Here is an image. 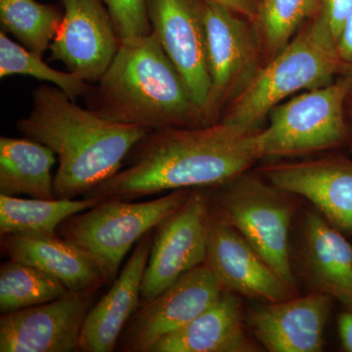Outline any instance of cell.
<instances>
[{"mask_svg":"<svg viewBox=\"0 0 352 352\" xmlns=\"http://www.w3.org/2000/svg\"><path fill=\"white\" fill-rule=\"evenodd\" d=\"M223 292L207 264L188 271L152 302L138 308L120 333L116 351L150 352L157 340L194 320Z\"/></svg>","mask_w":352,"mask_h":352,"instance_id":"10","label":"cell"},{"mask_svg":"<svg viewBox=\"0 0 352 352\" xmlns=\"http://www.w3.org/2000/svg\"><path fill=\"white\" fill-rule=\"evenodd\" d=\"M68 292L56 278L30 264L9 259L0 266L1 314L52 302Z\"/></svg>","mask_w":352,"mask_h":352,"instance_id":"24","label":"cell"},{"mask_svg":"<svg viewBox=\"0 0 352 352\" xmlns=\"http://www.w3.org/2000/svg\"><path fill=\"white\" fill-rule=\"evenodd\" d=\"M32 100L31 112L16 126L24 138L57 155L55 199L83 196L116 175L134 145L151 131L104 119L53 85H39Z\"/></svg>","mask_w":352,"mask_h":352,"instance_id":"2","label":"cell"},{"mask_svg":"<svg viewBox=\"0 0 352 352\" xmlns=\"http://www.w3.org/2000/svg\"><path fill=\"white\" fill-rule=\"evenodd\" d=\"M201 6L210 75L206 120L212 126L258 75L264 52L251 21L212 0H201Z\"/></svg>","mask_w":352,"mask_h":352,"instance_id":"8","label":"cell"},{"mask_svg":"<svg viewBox=\"0 0 352 352\" xmlns=\"http://www.w3.org/2000/svg\"><path fill=\"white\" fill-rule=\"evenodd\" d=\"M256 131L221 122L151 131L134 145L122 170L82 197L133 201L175 190L219 186L261 160L254 141Z\"/></svg>","mask_w":352,"mask_h":352,"instance_id":"1","label":"cell"},{"mask_svg":"<svg viewBox=\"0 0 352 352\" xmlns=\"http://www.w3.org/2000/svg\"><path fill=\"white\" fill-rule=\"evenodd\" d=\"M29 76L41 82L50 83L63 90L73 101L85 97L90 83L72 72H61L45 63L43 56L28 50L0 32V78L10 76Z\"/></svg>","mask_w":352,"mask_h":352,"instance_id":"26","label":"cell"},{"mask_svg":"<svg viewBox=\"0 0 352 352\" xmlns=\"http://www.w3.org/2000/svg\"><path fill=\"white\" fill-rule=\"evenodd\" d=\"M55 162V153L38 141L1 136L0 194L55 199L51 175Z\"/></svg>","mask_w":352,"mask_h":352,"instance_id":"21","label":"cell"},{"mask_svg":"<svg viewBox=\"0 0 352 352\" xmlns=\"http://www.w3.org/2000/svg\"><path fill=\"white\" fill-rule=\"evenodd\" d=\"M192 190H175L150 201L104 199L95 207L65 219L57 233L85 252L107 285L112 284L131 248L175 214Z\"/></svg>","mask_w":352,"mask_h":352,"instance_id":"6","label":"cell"},{"mask_svg":"<svg viewBox=\"0 0 352 352\" xmlns=\"http://www.w3.org/2000/svg\"><path fill=\"white\" fill-rule=\"evenodd\" d=\"M154 231L138 241L110 289L88 312L78 351L112 352L117 349L120 333L140 307L141 285Z\"/></svg>","mask_w":352,"mask_h":352,"instance_id":"18","label":"cell"},{"mask_svg":"<svg viewBox=\"0 0 352 352\" xmlns=\"http://www.w3.org/2000/svg\"><path fill=\"white\" fill-rule=\"evenodd\" d=\"M242 296L224 291L194 320L162 338L150 352H258L248 336Z\"/></svg>","mask_w":352,"mask_h":352,"instance_id":"19","label":"cell"},{"mask_svg":"<svg viewBox=\"0 0 352 352\" xmlns=\"http://www.w3.org/2000/svg\"><path fill=\"white\" fill-rule=\"evenodd\" d=\"M251 21L254 25L258 16L259 0H212Z\"/></svg>","mask_w":352,"mask_h":352,"instance_id":"31","label":"cell"},{"mask_svg":"<svg viewBox=\"0 0 352 352\" xmlns=\"http://www.w3.org/2000/svg\"><path fill=\"white\" fill-rule=\"evenodd\" d=\"M147 9L152 31L206 118L210 75L201 0H147Z\"/></svg>","mask_w":352,"mask_h":352,"instance_id":"13","label":"cell"},{"mask_svg":"<svg viewBox=\"0 0 352 352\" xmlns=\"http://www.w3.org/2000/svg\"><path fill=\"white\" fill-rule=\"evenodd\" d=\"M320 10L330 25L336 41L339 38L342 25L352 11V0H319Z\"/></svg>","mask_w":352,"mask_h":352,"instance_id":"29","label":"cell"},{"mask_svg":"<svg viewBox=\"0 0 352 352\" xmlns=\"http://www.w3.org/2000/svg\"><path fill=\"white\" fill-rule=\"evenodd\" d=\"M64 12L36 0H0L2 31L10 32L28 50L43 56L54 41Z\"/></svg>","mask_w":352,"mask_h":352,"instance_id":"23","label":"cell"},{"mask_svg":"<svg viewBox=\"0 0 352 352\" xmlns=\"http://www.w3.org/2000/svg\"><path fill=\"white\" fill-rule=\"evenodd\" d=\"M298 197L248 170L210 188V212L235 229L294 291L292 228Z\"/></svg>","mask_w":352,"mask_h":352,"instance_id":"5","label":"cell"},{"mask_svg":"<svg viewBox=\"0 0 352 352\" xmlns=\"http://www.w3.org/2000/svg\"><path fill=\"white\" fill-rule=\"evenodd\" d=\"M63 19L50 58L94 85L112 63L120 41L105 0H61Z\"/></svg>","mask_w":352,"mask_h":352,"instance_id":"12","label":"cell"},{"mask_svg":"<svg viewBox=\"0 0 352 352\" xmlns=\"http://www.w3.org/2000/svg\"><path fill=\"white\" fill-rule=\"evenodd\" d=\"M96 198L23 199L0 194V235L30 234L58 235L57 229L65 219L95 207Z\"/></svg>","mask_w":352,"mask_h":352,"instance_id":"22","label":"cell"},{"mask_svg":"<svg viewBox=\"0 0 352 352\" xmlns=\"http://www.w3.org/2000/svg\"><path fill=\"white\" fill-rule=\"evenodd\" d=\"M208 219L210 188H194L182 207L155 229L141 285L140 307L205 263Z\"/></svg>","mask_w":352,"mask_h":352,"instance_id":"9","label":"cell"},{"mask_svg":"<svg viewBox=\"0 0 352 352\" xmlns=\"http://www.w3.org/2000/svg\"><path fill=\"white\" fill-rule=\"evenodd\" d=\"M105 3L120 41L151 34L147 0H105Z\"/></svg>","mask_w":352,"mask_h":352,"instance_id":"27","label":"cell"},{"mask_svg":"<svg viewBox=\"0 0 352 352\" xmlns=\"http://www.w3.org/2000/svg\"><path fill=\"white\" fill-rule=\"evenodd\" d=\"M205 263L226 292L259 302H281L296 296L243 236L210 212Z\"/></svg>","mask_w":352,"mask_h":352,"instance_id":"15","label":"cell"},{"mask_svg":"<svg viewBox=\"0 0 352 352\" xmlns=\"http://www.w3.org/2000/svg\"><path fill=\"white\" fill-rule=\"evenodd\" d=\"M258 173L278 188L303 198L352 238V160L332 156L266 164Z\"/></svg>","mask_w":352,"mask_h":352,"instance_id":"14","label":"cell"},{"mask_svg":"<svg viewBox=\"0 0 352 352\" xmlns=\"http://www.w3.org/2000/svg\"><path fill=\"white\" fill-rule=\"evenodd\" d=\"M352 73L326 87L307 90L279 104L268 115L270 124L254 133L261 160L327 151L351 141L346 103Z\"/></svg>","mask_w":352,"mask_h":352,"instance_id":"7","label":"cell"},{"mask_svg":"<svg viewBox=\"0 0 352 352\" xmlns=\"http://www.w3.org/2000/svg\"><path fill=\"white\" fill-rule=\"evenodd\" d=\"M319 10V0H259L254 25L267 62L283 50Z\"/></svg>","mask_w":352,"mask_h":352,"instance_id":"25","label":"cell"},{"mask_svg":"<svg viewBox=\"0 0 352 352\" xmlns=\"http://www.w3.org/2000/svg\"><path fill=\"white\" fill-rule=\"evenodd\" d=\"M332 296L340 305L337 316L340 344L344 351L352 352V289L337 292Z\"/></svg>","mask_w":352,"mask_h":352,"instance_id":"28","label":"cell"},{"mask_svg":"<svg viewBox=\"0 0 352 352\" xmlns=\"http://www.w3.org/2000/svg\"><path fill=\"white\" fill-rule=\"evenodd\" d=\"M98 293L69 291L52 302L1 314L0 351H78L85 319Z\"/></svg>","mask_w":352,"mask_h":352,"instance_id":"11","label":"cell"},{"mask_svg":"<svg viewBox=\"0 0 352 352\" xmlns=\"http://www.w3.org/2000/svg\"><path fill=\"white\" fill-rule=\"evenodd\" d=\"M104 119L151 131L207 126L157 34L120 41L112 63L83 97Z\"/></svg>","mask_w":352,"mask_h":352,"instance_id":"3","label":"cell"},{"mask_svg":"<svg viewBox=\"0 0 352 352\" xmlns=\"http://www.w3.org/2000/svg\"><path fill=\"white\" fill-rule=\"evenodd\" d=\"M333 302L330 294L311 291L281 302H259L245 320L267 351L320 352Z\"/></svg>","mask_w":352,"mask_h":352,"instance_id":"16","label":"cell"},{"mask_svg":"<svg viewBox=\"0 0 352 352\" xmlns=\"http://www.w3.org/2000/svg\"><path fill=\"white\" fill-rule=\"evenodd\" d=\"M349 98H351V141H352V88L349 92Z\"/></svg>","mask_w":352,"mask_h":352,"instance_id":"32","label":"cell"},{"mask_svg":"<svg viewBox=\"0 0 352 352\" xmlns=\"http://www.w3.org/2000/svg\"><path fill=\"white\" fill-rule=\"evenodd\" d=\"M0 245L6 258L43 270L69 291H100L107 285L94 261L59 235L6 234Z\"/></svg>","mask_w":352,"mask_h":352,"instance_id":"20","label":"cell"},{"mask_svg":"<svg viewBox=\"0 0 352 352\" xmlns=\"http://www.w3.org/2000/svg\"><path fill=\"white\" fill-rule=\"evenodd\" d=\"M338 51L346 73H352V11L342 25L339 38L337 39Z\"/></svg>","mask_w":352,"mask_h":352,"instance_id":"30","label":"cell"},{"mask_svg":"<svg viewBox=\"0 0 352 352\" xmlns=\"http://www.w3.org/2000/svg\"><path fill=\"white\" fill-rule=\"evenodd\" d=\"M339 74L346 73L337 41L325 16L318 12L283 50L263 65L251 85L226 108L219 122L244 131H258L271 110L287 97L326 87Z\"/></svg>","mask_w":352,"mask_h":352,"instance_id":"4","label":"cell"},{"mask_svg":"<svg viewBox=\"0 0 352 352\" xmlns=\"http://www.w3.org/2000/svg\"><path fill=\"white\" fill-rule=\"evenodd\" d=\"M295 254L294 272L303 277L312 291L332 296L352 289V244L314 207L300 215Z\"/></svg>","mask_w":352,"mask_h":352,"instance_id":"17","label":"cell"}]
</instances>
